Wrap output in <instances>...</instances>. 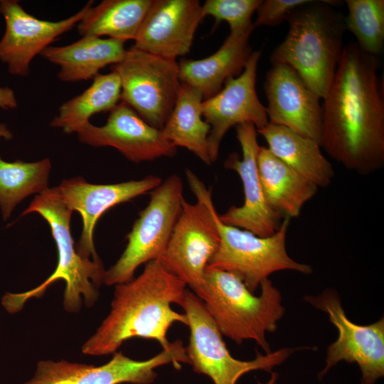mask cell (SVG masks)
<instances>
[{
	"instance_id": "1",
	"label": "cell",
	"mask_w": 384,
	"mask_h": 384,
	"mask_svg": "<svg viewBox=\"0 0 384 384\" xmlns=\"http://www.w3.org/2000/svg\"><path fill=\"white\" fill-rule=\"evenodd\" d=\"M378 56L343 46L322 107L321 147L346 169L369 175L384 166V92Z\"/></svg>"
},
{
	"instance_id": "2",
	"label": "cell",
	"mask_w": 384,
	"mask_h": 384,
	"mask_svg": "<svg viewBox=\"0 0 384 384\" xmlns=\"http://www.w3.org/2000/svg\"><path fill=\"white\" fill-rule=\"evenodd\" d=\"M186 285L169 272L159 259L145 264L136 278L115 285L111 310L96 332L83 344L85 354L114 353L132 338L153 339L163 349L171 343L167 332L176 322L187 326L185 314L171 308L179 305Z\"/></svg>"
},
{
	"instance_id": "3",
	"label": "cell",
	"mask_w": 384,
	"mask_h": 384,
	"mask_svg": "<svg viewBox=\"0 0 384 384\" xmlns=\"http://www.w3.org/2000/svg\"><path fill=\"white\" fill-rule=\"evenodd\" d=\"M337 1L309 0L287 16L284 40L270 56L273 64L293 68L323 99L334 78L343 49L345 16L333 9Z\"/></svg>"
},
{
	"instance_id": "4",
	"label": "cell",
	"mask_w": 384,
	"mask_h": 384,
	"mask_svg": "<svg viewBox=\"0 0 384 384\" xmlns=\"http://www.w3.org/2000/svg\"><path fill=\"white\" fill-rule=\"evenodd\" d=\"M255 296L235 274L206 268L204 284L198 296L222 335L237 344L255 341L266 353L270 351L265 335L277 328L285 309L280 292L267 279Z\"/></svg>"
},
{
	"instance_id": "5",
	"label": "cell",
	"mask_w": 384,
	"mask_h": 384,
	"mask_svg": "<svg viewBox=\"0 0 384 384\" xmlns=\"http://www.w3.org/2000/svg\"><path fill=\"white\" fill-rule=\"evenodd\" d=\"M73 210L54 193L51 188L37 195L22 215L37 213L50 226L58 250V263L55 271L40 285L22 293H6L2 305L9 313H16L26 302L43 295L47 288L58 279L65 282L63 305L68 312H78L83 296L87 306L97 300L96 287L104 282L105 271L102 262L91 261L80 256L75 247L70 231Z\"/></svg>"
},
{
	"instance_id": "6",
	"label": "cell",
	"mask_w": 384,
	"mask_h": 384,
	"mask_svg": "<svg viewBox=\"0 0 384 384\" xmlns=\"http://www.w3.org/2000/svg\"><path fill=\"white\" fill-rule=\"evenodd\" d=\"M186 176L196 202L183 201L167 246L159 258L162 265L198 297L207 266L220 245L215 222L218 213L211 192L190 169Z\"/></svg>"
},
{
	"instance_id": "7",
	"label": "cell",
	"mask_w": 384,
	"mask_h": 384,
	"mask_svg": "<svg viewBox=\"0 0 384 384\" xmlns=\"http://www.w3.org/2000/svg\"><path fill=\"white\" fill-rule=\"evenodd\" d=\"M290 219L285 218L279 229L268 237L224 224L215 215L220 245L207 268L231 272L238 276L252 292L268 277L281 270H294L304 274L312 272L308 265L292 259L286 249Z\"/></svg>"
},
{
	"instance_id": "8",
	"label": "cell",
	"mask_w": 384,
	"mask_h": 384,
	"mask_svg": "<svg viewBox=\"0 0 384 384\" xmlns=\"http://www.w3.org/2000/svg\"><path fill=\"white\" fill-rule=\"evenodd\" d=\"M179 305L184 310L190 330L189 343L185 347L188 364L196 373L208 376L214 384H236L250 371H270L295 351L284 348L265 355L257 351L253 360H238L230 355L223 335L198 297L186 289Z\"/></svg>"
},
{
	"instance_id": "9",
	"label": "cell",
	"mask_w": 384,
	"mask_h": 384,
	"mask_svg": "<svg viewBox=\"0 0 384 384\" xmlns=\"http://www.w3.org/2000/svg\"><path fill=\"white\" fill-rule=\"evenodd\" d=\"M151 191L148 205L127 235L124 252L105 271L107 285L132 280L141 265L159 259L167 246L184 200L182 180L173 174Z\"/></svg>"
},
{
	"instance_id": "10",
	"label": "cell",
	"mask_w": 384,
	"mask_h": 384,
	"mask_svg": "<svg viewBox=\"0 0 384 384\" xmlns=\"http://www.w3.org/2000/svg\"><path fill=\"white\" fill-rule=\"evenodd\" d=\"M121 81V101L146 123L161 129L169 117L181 85L176 60L163 58L134 46L123 60L111 67Z\"/></svg>"
},
{
	"instance_id": "11",
	"label": "cell",
	"mask_w": 384,
	"mask_h": 384,
	"mask_svg": "<svg viewBox=\"0 0 384 384\" xmlns=\"http://www.w3.org/2000/svg\"><path fill=\"white\" fill-rule=\"evenodd\" d=\"M173 364L188 363L182 341L171 342L169 348L144 361H137L122 352H114L107 363L95 366L66 361H40L31 380L25 384H149L157 376L155 368Z\"/></svg>"
},
{
	"instance_id": "12",
	"label": "cell",
	"mask_w": 384,
	"mask_h": 384,
	"mask_svg": "<svg viewBox=\"0 0 384 384\" xmlns=\"http://www.w3.org/2000/svg\"><path fill=\"white\" fill-rule=\"evenodd\" d=\"M306 302L327 313L337 328L338 337L327 349L324 376L341 361L356 363L362 373L361 384H375L384 375V319L366 326L346 316L337 293L326 289L318 296H306Z\"/></svg>"
},
{
	"instance_id": "13",
	"label": "cell",
	"mask_w": 384,
	"mask_h": 384,
	"mask_svg": "<svg viewBox=\"0 0 384 384\" xmlns=\"http://www.w3.org/2000/svg\"><path fill=\"white\" fill-rule=\"evenodd\" d=\"M93 2L89 1L67 18L51 21L27 13L18 1L1 0L0 14L6 27L0 40V61L6 65L10 74L26 77L33 58L56 38L78 25Z\"/></svg>"
},
{
	"instance_id": "14",
	"label": "cell",
	"mask_w": 384,
	"mask_h": 384,
	"mask_svg": "<svg viewBox=\"0 0 384 384\" xmlns=\"http://www.w3.org/2000/svg\"><path fill=\"white\" fill-rule=\"evenodd\" d=\"M261 55V50L252 52L242 72L228 79L217 94L203 101V117L210 126L208 145L212 163L216 161L222 139L230 127L251 122L260 129L269 123L266 107L256 91Z\"/></svg>"
},
{
	"instance_id": "15",
	"label": "cell",
	"mask_w": 384,
	"mask_h": 384,
	"mask_svg": "<svg viewBox=\"0 0 384 384\" xmlns=\"http://www.w3.org/2000/svg\"><path fill=\"white\" fill-rule=\"evenodd\" d=\"M237 139L240 144L242 159L235 153L230 154L224 166L235 171L240 176L244 191L241 206H232L219 215L226 225L248 230L260 237H268L279 229L283 218L268 205L260 178L257 156L260 146L257 142V131L251 122L236 126Z\"/></svg>"
},
{
	"instance_id": "16",
	"label": "cell",
	"mask_w": 384,
	"mask_h": 384,
	"mask_svg": "<svg viewBox=\"0 0 384 384\" xmlns=\"http://www.w3.org/2000/svg\"><path fill=\"white\" fill-rule=\"evenodd\" d=\"M161 182V178L154 175L112 184H93L82 177H75L63 180L51 189L68 208L78 211L82 217V229L76 247L78 253L84 258L92 257L94 261L101 262L93 240L99 218L113 206L151 191Z\"/></svg>"
},
{
	"instance_id": "17",
	"label": "cell",
	"mask_w": 384,
	"mask_h": 384,
	"mask_svg": "<svg viewBox=\"0 0 384 384\" xmlns=\"http://www.w3.org/2000/svg\"><path fill=\"white\" fill-rule=\"evenodd\" d=\"M76 134L82 143L94 147H113L134 163L172 157L176 153V146L161 129L146 123L122 101L110 111L105 125L89 123Z\"/></svg>"
},
{
	"instance_id": "18",
	"label": "cell",
	"mask_w": 384,
	"mask_h": 384,
	"mask_svg": "<svg viewBox=\"0 0 384 384\" xmlns=\"http://www.w3.org/2000/svg\"><path fill=\"white\" fill-rule=\"evenodd\" d=\"M265 92L269 123L289 128L321 146V98L293 68L273 64L266 75Z\"/></svg>"
},
{
	"instance_id": "19",
	"label": "cell",
	"mask_w": 384,
	"mask_h": 384,
	"mask_svg": "<svg viewBox=\"0 0 384 384\" xmlns=\"http://www.w3.org/2000/svg\"><path fill=\"white\" fill-rule=\"evenodd\" d=\"M205 17L197 0H153L134 46L169 59L189 53L196 29Z\"/></svg>"
},
{
	"instance_id": "20",
	"label": "cell",
	"mask_w": 384,
	"mask_h": 384,
	"mask_svg": "<svg viewBox=\"0 0 384 384\" xmlns=\"http://www.w3.org/2000/svg\"><path fill=\"white\" fill-rule=\"evenodd\" d=\"M252 31L230 33L219 49L206 58L181 60V82L198 90L203 100L217 94L228 79L242 72L252 53L248 41Z\"/></svg>"
},
{
	"instance_id": "21",
	"label": "cell",
	"mask_w": 384,
	"mask_h": 384,
	"mask_svg": "<svg viewBox=\"0 0 384 384\" xmlns=\"http://www.w3.org/2000/svg\"><path fill=\"white\" fill-rule=\"evenodd\" d=\"M125 41L95 36H82L64 46L47 47L40 55L58 65V78L65 82L93 79L109 65L121 62L125 56Z\"/></svg>"
},
{
	"instance_id": "22",
	"label": "cell",
	"mask_w": 384,
	"mask_h": 384,
	"mask_svg": "<svg viewBox=\"0 0 384 384\" xmlns=\"http://www.w3.org/2000/svg\"><path fill=\"white\" fill-rule=\"evenodd\" d=\"M257 131L267 142L268 149L302 177L317 188L331 184L334 169L318 142L289 128L270 123Z\"/></svg>"
},
{
	"instance_id": "23",
	"label": "cell",
	"mask_w": 384,
	"mask_h": 384,
	"mask_svg": "<svg viewBox=\"0 0 384 384\" xmlns=\"http://www.w3.org/2000/svg\"><path fill=\"white\" fill-rule=\"evenodd\" d=\"M257 165L270 207L283 218L298 217L318 188L275 156L267 147L260 146Z\"/></svg>"
},
{
	"instance_id": "24",
	"label": "cell",
	"mask_w": 384,
	"mask_h": 384,
	"mask_svg": "<svg viewBox=\"0 0 384 384\" xmlns=\"http://www.w3.org/2000/svg\"><path fill=\"white\" fill-rule=\"evenodd\" d=\"M203 101L198 90L181 83L174 107L161 130L174 146L187 149L210 165L208 137L210 126L202 118Z\"/></svg>"
},
{
	"instance_id": "25",
	"label": "cell",
	"mask_w": 384,
	"mask_h": 384,
	"mask_svg": "<svg viewBox=\"0 0 384 384\" xmlns=\"http://www.w3.org/2000/svg\"><path fill=\"white\" fill-rule=\"evenodd\" d=\"M153 0H104L89 7L78 23L82 36L121 40L135 39Z\"/></svg>"
},
{
	"instance_id": "26",
	"label": "cell",
	"mask_w": 384,
	"mask_h": 384,
	"mask_svg": "<svg viewBox=\"0 0 384 384\" xmlns=\"http://www.w3.org/2000/svg\"><path fill=\"white\" fill-rule=\"evenodd\" d=\"M121 81L117 73H99L81 94L67 100L58 109L50 125L65 134L77 133L95 114L112 110L121 99Z\"/></svg>"
},
{
	"instance_id": "27",
	"label": "cell",
	"mask_w": 384,
	"mask_h": 384,
	"mask_svg": "<svg viewBox=\"0 0 384 384\" xmlns=\"http://www.w3.org/2000/svg\"><path fill=\"white\" fill-rule=\"evenodd\" d=\"M50 169L48 158L34 162H9L0 156V209L4 220L24 198L49 188Z\"/></svg>"
},
{
	"instance_id": "28",
	"label": "cell",
	"mask_w": 384,
	"mask_h": 384,
	"mask_svg": "<svg viewBox=\"0 0 384 384\" xmlns=\"http://www.w3.org/2000/svg\"><path fill=\"white\" fill-rule=\"evenodd\" d=\"M346 31L366 53L378 56L384 47V0H346Z\"/></svg>"
},
{
	"instance_id": "29",
	"label": "cell",
	"mask_w": 384,
	"mask_h": 384,
	"mask_svg": "<svg viewBox=\"0 0 384 384\" xmlns=\"http://www.w3.org/2000/svg\"><path fill=\"white\" fill-rule=\"evenodd\" d=\"M261 0H207L202 5L204 16L210 15L219 22L226 21L233 34H241L255 28L252 16Z\"/></svg>"
},
{
	"instance_id": "30",
	"label": "cell",
	"mask_w": 384,
	"mask_h": 384,
	"mask_svg": "<svg viewBox=\"0 0 384 384\" xmlns=\"http://www.w3.org/2000/svg\"><path fill=\"white\" fill-rule=\"evenodd\" d=\"M309 0H265L257 9V18L253 23L255 27L266 26H276L287 19L289 14L297 7L309 2Z\"/></svg>"
},
{
	"instance_id": "31",
	"label": "cell",
	"mask_w": 384,
	"mask_h": 384,
	"mask_svg": "<svg viewBox=\"0 0 384 384\" xmlns=\"http://www.w3.org/2000/svg\"><path fill=\"white\" fill-rule=\"evenodd\" d=\"M17 105L14 91L9 87H0V107L12 110L16 108Z\"/></svg>"
},
{
	"instance_id": "32",
	"label": "cell",
	"mask_w": 384,
	"mask_h": 384,
	"mask_svg": "<svg viewBox=\"0 0 384 384\" xmlns=\"http://www.w3.org/2000/svg\"><path fill=\"white\" fill-rule=\"evenodd\" d=\"M0 138L9 140L12 138V134L6 124L0 123Z\"/></svg>"
},
{
	"instance_id": "33",
	"label": "cell",
	"mask_w": 384,
	"mask_h": 384,
	"mask_svg": "<svg viewBox=\"0 0 384 384\" xmlns=\"http://www.w3.org/2000/svg\"><path fill=\"white\" fill-rule=\"evenodd\" d=\"M277 377H278L277 373L273 372L272 373L271 378L267 383H262L258 382L257 384H275Z\"/></svg>"
}]
</instances>
